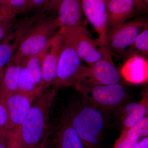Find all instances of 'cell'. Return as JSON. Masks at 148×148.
<instances>
[{
  "instance_id": "obj_1",
  "label": "cell",
  "mask_w": 148,
  "mask_h": 148,
  "mask_svg": "<svg viewBox=\"0 0 148 148\" xmlns=\"http://www.w3.org/2000/svg\"><path fill=\"white\" fill-rule=\"evenodd\" d=\"M56 95V90L50 88L42 92L32 104L18 132L22 148L36 147L50 130L48 122Z\"/></svg>"
},
{
  "instance_id": "obj_2",
  "label": "cell",
  "mask_w": 148,
  "mask_h": 148,
  "mask_svg": "<svg viewBox=\"0 0 148 148\" xmlns=\"http://www.w3.org/2000/svg\"><path fill=\"white\" fill-rule=\"evenodd\" d=\"M72 126L85 148H98L105 119L101 110L85 102H74L69 110Z\"/></svg>"
},
{
  "instance_id": "obj_3",
  "label": "cell",
  "mask_w": 148,
  "mask_h": 148,
  "mask_svg": "<svg viewBox=\"0 0 148 148\" xmlns=\"http://www.w3.org/2000/svg\"><path fill=\"white\" fill-rule=\"evenodd\" d=\"M58 28L55 18L44 14L22 38L12 60L21 65L28 58L42 52L51 43Z\"/></svg>"
},
{
  "instance_id": "obj_4",
  "label": "cell",
  "mask_w": 148,
  "mask_h": 148,
  "mask_svg": "<svg viewBox=\"0 0 148 148\" xmlns=\"http://www.w3.org/2000/svg\"><path fill=\"white\" fill-rule=\"evenodd\" d=\"M58 33L69 40L74 46L81 60L88 66L112 55L109 47L98 39H94L84 26L59 28Z\"/></svg>"
},
{
  "instance_id": "obj_5",
  "label": "cell",
  "mask_w": 148,
  "mask_h": 148,
  "mask_svg": "<svg viewBox=\"0 0 148 148\" xmlns=\"http://www.w3.org/2000/svg\"><path fill=\"white\" fill-rule=\"evenodd\" d=\"M83 95L86 103L99 110H111L118 108L127 101L128 95L120 84L88 86H74Z\"/></svg>"
},
{
  "instance_id": "obj_6",
  "label": "cell",
  "mask_w": 148,
  "mask_h": 148,
  "mask_svg": "<svg viewBox=\"0 0 148 148\" xmlns=\"http://www.w3.org/2000/svg\"><path fill=\"white\" fill-rule=\"evenodd\" d=\"M62 37L63 45L58 60L56 76L52 84L53 89L56 90L74 86L83 66L82 61L71 42Z\"/></svg>"
},
{
  "instance_id": "obj_7",
  "label": "cell",
  "mask_w": 148,
  "mask_h": 148,
  "mask_svg": "<svg viewBox=\"0 0 148 148\" xmlns=\"http://www.w3.org/2000/svg\"><path fill=\"white\" fill-rule=\"evenodd\" d=\"M121 75L114 65L112 55L104 57L90 66H83L74 86H88L120 83Z\"/></svg>"
},
{
  "instance_id": "obj_8",
  "label": "cell",
  "mask_w": 148,
  "mask_h": 148,
  "mask_svg": "<svg viewBox=\"0 0 148 148\" xmlns=\"http://www.w3.org/2000/svg\"><path fill=\"white\" fill-rule=\"evenodd\" d=\"M148 27L147 20L140 17L109 29L107 42L112 55L122 57L127 48Z\"/></svg>"
},
{
  "instance_id": "obj_9",
  "label": "cell",
  "mask_w": 148,
  "mask_h": 148,
  "mask_svg": "<svg viewBox=\"0 0 148 148\" xmlns=\"http://www.w3.org/2000/svg\"><path fill=\"white\" fill-rule=\"evenodd\" d=\"M17 91L6 99L9 117L10 129L12 134L18 133L27 117L32 104L37 98Z\"/></svg>"
},
{
  "instance_id": "obj_10",
  "label": "cell",
  "mask_w": 148,
  "mask_h": 148,
  "mask_svg": "<svg viewBox=\"0 0 148 148\" xmlns=\"http://www.w3.org/2000/svg\"><path fill=\"white\" fill-rule=\"evenodd\" d=\"M82 6L86 18L98 34V39L108 47V4L104 0H82Z\"/></svg>"
},
{
  "instance_id": "obj_11",
  "label": "cell",
  "mask_w": 148,
  "mask_h": 148,
  "mask_svg": "<svg viewBox=\"0 0 148 148\" xmlns=\"http://www.w3.org/2000/svg\"><path fill=\"white\" fill-rule=\"evenodd\" d=\"M147 7L142 0H110L108 5V29L126 22L138 10H146Z\"/></svg>"
},
{
  "instance_id": "obj_12",
  "label": "cell",
  "mask_w": 148,
  "mask_h": 148,
  "mask_svg": "<svg viewBox=\"0 0 148 148\" xmlns=\"http://www.w3.org/2000/svg\"><path fill=\"white\" fill-rule=\"evenodd\" d=\"M33 25L31 19L24 18L12 28L0 42V69H3L13 58L21 39Z\"/></svg>"
},
{
  "instance_id": "obj_13",
  "label": "cell",
  "mask_w": 148,
  "mask_h": 148,
  "mask_svg": "<svg viewBox=\"0 0 148 148\" xmlns=\"http://www.w3.org/2000/svg\"><path fill=\"white\" fill-rule=\"evenodd\" d=\"M63 38L57 32L51 40L50 49L43 58L42 63V91L50 88L56 76Z\"/></svg>"
},
{
  "instance_id": "obj_14",
  "label": "cell",
  "mask_w": 148,
  "mask_h": 148,
  "mask_svg": "<svg viewBox=\"0 0 148 148\" xmlns=\"http://www.w3.org/2000/svg\"><path fill=\"white\" fill-rule=\"evenodd\" d=\"M53 142L55 148H85L72 126L67 109L61 113Z\"/></svg>"
},
{
  "instance_id": "obj_15",
  "label": "cell",
  "mask_w": 148,
  "mask_h": 148,
  "mask_svg": "<svg viewBox=\"0 0 148 148\" xmlns=\"http://www.w3.org/2000/svg\"><path fill=\"white\" fill-rule=\"evenodd\" d=\"M82 0H64L55 20L58 28L83 26Z\"/></svg>"
},
{
  "instance_id": "obj_16",
  "label": "cell",
  "mask_w": 148,
  "mask_h": 148,
  "mask_svg": "<svg viewBox=\"0 0 148 148\" xmlns=\"http://www.w3.org/2000/svg\"><path fill=\"white\" fill-rule=\"evenodd\" d=\"M121 76L127 82L140 84L147 82L148 62L147 58L138 55L127 58L119 71Z\"/></svg>"
},
{
  "instance_id": "obj_17",
  "label": "cell",
  "mask_w": 148,
  "mask_h": 148,
  "mask_svg": "<svg viewBox=\"0 0 148 148\" xmlns=\"http://www.w3.org/2000/svg\"><path fill=\"white\" fill-rule=\"evenodd\" d=\"M147 93L146 92L139 102L130 103L123 108L122 114V132L126 131L133 127L148 115Z\"/></svg>"
},
{
  "instance_id": "obj_18",
  "label": "cell",
  "mask_w": 148,
  "mask_h": 148,
  "mask_svg": "<svg viewBox=\"0 0 148 148\" xmlns=\"http://www.w3.org/2000/svg\"><path fill=\"white\" fill-rule=\"evenodd\" d=\"M22 66L12 60L7 64L0 82V95L6 99L18 91V81Z\"/></svg>"
},
{
  "instance_id": "obj_19",
  "label": "cell",
  "mask_w": 148,
  "mask_h": 148,
  "mask_svg": "<svg viewBox=\"0 0 148 148\" xmlns=\"http://www.w3.org/2000/svg\"><path fill=\"white\" fill-rule=\"evenodd\" d=\"M138 55L147 58L148 56V27L140 34L133 43L125 51L122 57L128 58Z\"/></svg>"
},
{
  "instance_id": "obj_20",
  "label": "cell",
  "mask_w": 148,
  "mask_h": 148,
  "mask_svg": "<svg viewBox=\"0 0 148 148\" xmlns=\"http://www.w3.org/2000/svg\"><path fill=\"white\" fill-rule=\"evenodd\" d=\"M21 66L18 81V92L38 97L42 93L41 91L35 84L26 67L23 65Z\"/></svg>"
},
{
  "instance_id": "obj_21",
  "label": "cell",
  "mask_w": 148,
  "mask_h": 148,
  "mask_svg": "<svg viewBox=\"0 0 148 148\" xmlns=\"http://www.w3.org/2000/svg\"><path fill=\"white\" fill-rule=\"evenodd\" d=\"M148 115L137 124L124 132H122L120 136L131 140H139L141 138L148 137Z\"/></svg>"
},
{
  "instance_id": "obj_22",
  "label": "cell",
  "mask_w": 148,
  "mask_h": 148,
  "mask_svg": "<svg viewBox=\"0 0 148 148\" xmlns=\"http://www.w3.org/2000/svg\"><path fill=\"white\" fill-rule=\"evenodd\" d=\"M28 0H5L2 7L7 16L15 18L17 14L27 12Z\"/></svg>"
},
{
  "instance_id": "obj_23",
  "label": "cell",
  "mask_w": 148,
  "mask_h": 148,
  "mask_svg": "<svg viewBox=\"0 0 148 148\" xmlns=\"http://www.w3.org/2000/svg\"><path fill=\"white\" fill-rule=\"evenodd\" d=\"M6 99L0 95V132L12 134L10 129L9 117Z\"/></svg>"
},
{
  "instance_id": "obj_24",
  "label": "cell",
  "mask_w": 148,
  "mask_h": 148,
  "mask_svg": "<svg viewBox=\"0 0 148 148\" xmlns=\"http://www.w3.org/2000/svg\"><path fill=\"white\" fill-rule=\"evenodd\" d=\"M15 18L6 15L0 18V42L4 39L15 24Z\"/></svg>"
},
{
  "instance_id": "obj_25",
  "label": "cell",
  "mask_w": 148,
  "mask_h": 148,
  "mask_svg": "<svg viewBox=\"0 0 148 148\" xmlns=\"http://www.w3.org/2000/svg\"><path fill=\"white\" fill-rule=\"evenodd\" d=\"M140 140H131L120 136L113 148H134Z\"/></svg>"
},
{
  "instance_id": "obj_26",
  "label": "cell",
  "mask_w": 148,
  "mask_h": 148,
  "mask_svg": "<svg viewBox=\"0 0 148 148\" xmlns=\"http://www.w3.org/2000/svg\"><path fill=\"white\" fill-rule=\"evenodd\" d=\"M64 0H47L42 10L44 12H56L58 11L59 6Z\"/></svg>"
},
{
  "instance_id": "obj_27",
  "label": "cell",
  "mask_w": 148,
  "mask_h": 148,
  "mask_svg": "<svg viewBox=\"0 0 148 148\" xmlns=\"http://www.w3.org/2000/svg\"><path fill=\"white\" fill-rule=\"evenodd\" d=\"M47 0H28L27 11L42 9Z\"/></svg>"
},
{
  "instance_id": "obj_28",
  "label": "cell",
  "mask_w": 148,
  "mask_h": 148,
  "mask_svg": "<svg viewBox=\"0 0 148 148\" xmlns=\"http://www.w3.org/2000/svg\"><path fill=\"white\" fill-rule=\"evenodd\" d=\"M12 134L0 132V148H8Z\"/></svg>"
},
{
  "instance_id": "obj_29",
  "label": "cell",
  "mask_w": 148,
  "mask_h": 148,
  "mask_svg": "<svg viewBox=\"0 0 148 148\" xmlns=\"http://www.w3.org/2000/svg\"><path fill=\"white\" fill-rule=\"evenodd\" d=\"M8 148H22L18 140V133L12 135Z\"/></svg>"
},
{
  "instance_id": "obj_30",
  "label": "cell",
  "mask_w": 148,
  "mask_h": 148,
  "mask_svg": "<svg viewBox=\"0 0 148 148\" xmlns=\"http://www.w3.org/2000/svg\"><path fill=\"white\" fill-rule=\"evenodd\" d=\"M51 129L48 132L45 137L41 141L40 143L34 148H48L49 147V140L51 133Z\"/></svg>"
},
{
  "instance_id": "obj_31",
  "label": "cell",
  "mask_w": 148,
  "mask_h": 148,
  "mask_svg": "<svg viewBox=\"0 0 148 148\" xmlns=\"http://www.w3.org/2000/svg\"><path fill=\"white\" fill-rule=\"evenodd\" d=\"M134 148H148V137H145L139 141Z\"/></svg>"
},
{
  "instance_id": "obj_32",
  "label": "cell",
  "mask_w": 148,
  "mask_h": 148,
  "mask_svg": "<svg viewBox=\"0 0 148 148\" xmlns=\"http://www.w3.org/2000/svg\"><path fill=\"white\" fill-rule=\"evenodd\" d=\"M4 15H6L4 10L1 5H0V18Z\"/></svg>"
},
{
  "instance_id": "obj_33",
  "label": "cell",
  "mask_w": 148,
  "mask_h": 148,
  "mask_svg": "<svg viewBox=\"0 0 148 148\" xmlns=\"http://www.w3.org/2000/svg\"><path fill=\"white\" fill-rule=\"evenodd\" d=\"M3 73V69H0V82H1V79L2 77Z\"/></svg>"
},
{
  "instance_id": "obj_34",
  "label": "cell",
  "mask_w": 148,
  "mask_h": 148,
  "mask_svg": "<svg viewBox=\"0 0 148 148\" xmlns=\"http://www.w3.org/2000/svg\"><path fill=\"white\" fill-rule=\"evenodd\" d=\"M147 6H148V0H142Z\"/></svg>"
},
{
  "instance_id": "obj_35",
  "label": "cell",
  "mask_w": 148,
  "mask_h": 148,
  "mask_svg": "<svg viewBox=\"0 0 148 148\" xmlns=\"http://www.w3.org/2000/svg\"><path fill=\"white\" fill-rule=\"evenodd\" d=\"M5 0H0V5H1L2 6L3 5L4 3Z\"/></svg>"
},
{
  "instance_id": "obj_36",
  "label": "cell",
  "mask_w": 148,
  "mask_h": 148,
  "mask_svg": "<svg viewBox=\"0 0 148 148\" xmlns=\"http://www.w3.org/2000/svg\"><path fill=\"white\" fill-rule=\"evenodd\" d=\"M104 1H105L107 3L108 5V3L109 1H110V0H104Z\"/></svg>"
},
{
  "instance_id": "obj_37",
  "label": "cell",
  "mask_w": 148,
  "mask_h": 148,
  "mask_svg": "<svg viewBox=\"0 0 148 148\" xmlns=\"http://www.w3.org/2000/svg\"><path fill=\"white\" fill-rule=\"evenodd\" d=\"M52 148H55V147H54V145H53V147H52Z\"/></svg>"
},
{
  "instance_id": "obj_38",
  "label": "cell",
  "mask_w": 148,
  "mask_h": 148,
  "mask_svg": "<svg viewBox=\"0 0 148 148\" xmlns=\"http://www.w3.org/2000/svg\"><path fill=\"white\" fill-rule=\"evenodd\" d=\"M48 148H52V147H51V148H49V147H48Z\"/></svg>"
}]
</instances>
